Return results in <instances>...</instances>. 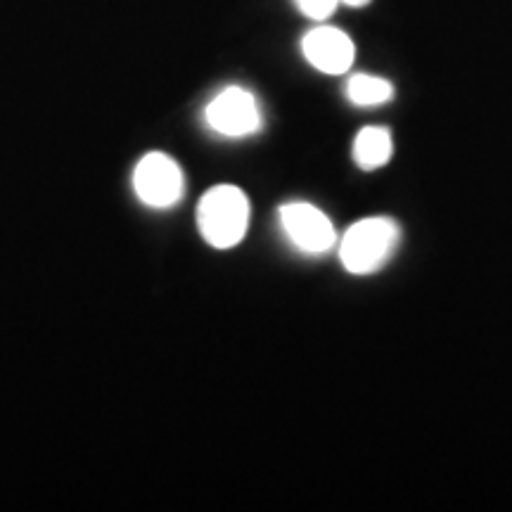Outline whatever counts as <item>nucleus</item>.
<instances>
[{
    "instance_id": "f257e3e1",
    "label": "nucleus",
    "mask_w": 512,
    "mask_h": 512,
    "mask_svg": "<svg viewBox=\"0 0 512 512\" xmlns=\"http://www.w3.org/2000/svg\"><path fill=\"white\" fill-rule=\"evenodd\" d=\"M401 242L399 223L389 216H370L351 226L339 245L342 266L354 275H370L392 259Z\"/></svg>"
},
{
    "instance_id": "f03ea898",
    "label": "nucleus",
    "mask_w": 512,
    "mask_h": 512,
    "mask_svg": "<svg viewBox=\"0 0 512 512\" xmlns=\"http://www.w3.org/2000/svg\"><path fill=\"white\" fill-rule=\"evenodd\" d=\"M202 238L216 249L240 245L249 228V200L235 185H214L197 207Z\"/></svg>"
},
{
    "instance_id": "7ed1b4c3",
    "label": "nucleus",
    "mask_w": 512,
    "mask_h": 512,
    "mask_svg": "<svg viewBox=\"0 0 512 512\" xmlns=\"http://www.w3.org/2000/svg\"><path fill=\"white\" fill-rule=\"evenodd\" d=\"M133 190L147 207H174L181 202L185 190L181 166L164 152H150L140 159L133 171Z\"/></svg>"
},
{
    "instance_id": "20e7f679",
    "label": "nucleus",
    "mask_w": 512,
    "mask_h": 512,
    "mask_svg": "<svg viewBox=\"0 0 512 512\" xmlns=\"http://www.w3.org/2000/svg\"><path fill=\"white\" fill-rule=\"evenodd\" d=\"M207 124L226 138H245L261 128V110L252 93L230 86L207 105Z\"/></svg>"
},
{
    "instance_id": "39448f33",
    "label": "nucleus",
    "mask_w": 512,
    "mask_h": 512,
    "mask_svg": "<svg viewBox=\"0 0 512 512\" xmlns=\"http://www.w3.org/2000/svg\"><path fill=\"white\" fill-rule=\"evenodd\" d=\"M280 223L287 238L306 254H323L337 242L332 221L309 202H290L280 207Z\"/></svg>"
},
{
    "instance_id": "423d86ee",
    "label": "nucleus",
    "mask_w": 512,
    "mask_h": 512,
    "mask_svg": "<svg viewBox=\"0 0 512 512\" xmlns=\"http://www.w3.org/2000/svg\"><path fill=\"white\" fill-rule=\"evenodd\" d=\"M304 57L311 67H316L323 74H344L354 64L356 48L354 41L335 27H316L304 36L302 41Z\"/></svg>"
},
{
    "instance_id": "0eeeda50",
    "label": "nucleus",
    "mask_w": 512,
    "mask_h": 512,
    "mask_svg": "<svg viewBox=\"0 0 512 512\" xmlns=\"http://www.w3.org/2000/svg\"><path fill=\"white\" fill-rule=\"evenodd\" d=\"M392 133L382 126H368L354 140V162L358 169L375 171L392 159Z\"/></svg>"
},
{
    "instance_id": "6e6552de",
    "label": "nucleus",
    "mask_w": 512,
    "mask_h": 512,
    "mask_svg": "<svg viewBox=\"0 0 512 512\" xmlns=\"http://www.w3.org/2000/svg\"><path fill=\"white\" fill-rule=\"evenodd\" d=\"M349 100L358 107H375L384 105L394 98V88L387 79H380V76L370 74H356L354 79L349 81L347 86Z\"/></svg>"
},
{
    "instance_id": "1a4fd4ad",
    "label": "nucleus",
    "mask_w": 512,
    "mask_h": 512,
    "mask_svg": "<svg viewBox=\"0 0 512 512\" xmlns=\"http://www.w3.org/2000/svg\"><path fill=\"white\" fill-rule=\"evenodd\" d=\"M302 15H306L313 22H325L337 10L339 0H294Z\"/></svg>"
},
{
    "instance_id": "9d476101",
    "label": "nucleus",
    "mask_w": 512,
    "mask_h": 512,
    "mask_svg": "<svg viewBox=\"0 0 512 512\" xmlns=\"http://www.w3.org/2000/svg\"><path fill=\"white\" fill-rule=\"evenodd\" d=\"M370 0H339V5H349V8H363Z\"/></svg>"
}]
</instances>
